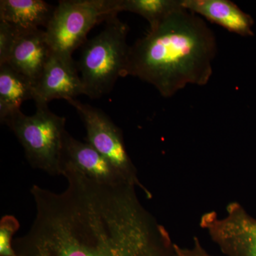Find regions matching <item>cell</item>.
I'll return each mask as SVG.
<instances>
[{"mask_svg": "<svg viewBox=\"0 0 256 256\" xmlns=\"http://www.w3.org/2000/svg\"><path fill=\"white\" fill-rule=\"evenodd\" d=\"M60 193L34 185L36 216L18 256H176V244L131 184H104L68 165Z\"/></svg>", "mask_w": 256, "mask_h": 256, "instance_id": "obj_1", "label": "cell"}, {"mask_svg": "<svg viewBox=\"0 0 256 256\" xmlns=\"http://www.w3.org/2000/svg\"><path fill=\"white\" fill-rule=\"evenodd\" d=\"M216 53L212 28L182 6L130 46L126 75L151 84L162 96L170 98L186 86L206 85Z\"/></svg>", "mask_w": 256, "mask_h": 256, "instance_id": "obj_2", "label": "cell"}, {"mask_svg": "<svg viewBox=\"0 0 256 256\" xmlns=\"http://www.w3.org/2000/svg\"><path fill=\"white\" fill-rule=\"evenodd\" d=\"M129 26L118 15L106 21L100 33L82 45L78 69L84 95L92 99L109 94L120 77L127 76Z\"/></svg>", "mask_w": 256, "mask_h": 256, "instance_id": "obj_3", "label": "cell"}, {"mask_svg": "<svg viewBox=\"0 0 256 256\" xmlns=\"http://www.w3.org/2000/svg\"><path fill=\"white\" fill-rule=\"evenodd\" d=\"M36 106V112L32 116L20 111L4 124L18 138L32 168L53 176L62 175V154L66 120L52 112L47 105Z\"/></svg>", "mask_w": 256, "mask_h": 256, "instance_id": "obj_4", "label": "cell"}, {"mask_svg": "<svg viewBox=\"0 0 256 256\" xmlns=\"http://www.w3.org/2000/svg\"><path fill=\"white\" fill-rule=\"evenodd\" d=\"M119 13L118 0H62L44 30L54 53L72 57L98 24Z\"/></svg>", "mask_w": 256, "mask_h": 256, "instance_id": "obj_5", "label": "cell"}, {"mask_svg": "<svg viewBox=\"0 0 256 256\" xmlns=\"http://www.w3.org/2000/svg\"><path fill=\"white\" fill-rule=\"evenodd\" d=\"M68 102L85 124L88 142L108 160L128 182L140 188L150 198L151 194L138 178L137 170L126 150L122 130L100 109L76 99Z\"/></svg>", "mask_w": 256, "mask_h": 256, "instance_id": "obj_6", "label": "cell"}, {"mask_svg": "<svg viewBox=\"0 0 256 256\" xmlns=\"http://www.w3.org/2000/svg\"><path fill=\"white\" fill-rule=\"evenodd\" d=\"M200 226L224 256H256V218L238 202L229 204L224 216L202 215Z\"/></svg>", "mask_w": 256, "mask_h": 256, "instance_id": "obj_7", "label": "cell"}, {"mask_svg": "<svg viewBox=\"0 0 256 256\" xmlns=\"http://www.w3.org/2000/svg\"><path fill=\"white\" fill-rule=\"evenodd\" d=\"M84 95L78 69L72 57L53 52L34 86L36 106L48 105L54 99L68 101Z\"/></svg>", "mask_w": 256, "mask_h": 256, "instance_id": "obj_8", "label": "cell"}, {"mask_svg": "<svg viewBox=\"0 0 256 256\" xmlns=\"http://www.w3.org/2000/svg\"><path fill=\"white\" fill-rule=\"evenodd\" d=\"M64 164L72 166L88 178L104 184H130L94 146L88 142H80L67 131L64 137L62 168Z\"/></svg>", "mask_w": 256, "mask_h": 256, "instance_id": "obj_9", "label": "cell"}, {"mask_svg": "<svg viewBox=\"0 0 256 256\" xmlns=\"http://www.w3.org/2000/svg\"><path fill=\"white\" fill-rule=\"evenodd\" d=\"M18 31V40L6 64L35 85L53 50L45 31L41 28Z\"/></svg>", "mask_w": 256, "mask_h": 256, "instance_id": "obj_10", "label": "cell"}, {"mask_svg": "<svg viewBox=\"0 0 256 256\" xmlns=\"http://www.w3.org/2000/svg\"><path fill=\"white\" fill-rule=\"evenodd\" d=\"M184 8L242 36L254 35V20L229 0H182Z\"/></svg>", "mask_w": 256, "mask_h": 256, "instance_id": "obj_11", "label": "cell"}, {"mask_svg": "<svg viewBox=\"0 0 256 256\" xmlns=\"http://www.w3.org/2000/svg\"><path fill=\"white\" fill-rule=\"evenodd\" d=\"M54 9L43 0H1L0 20L21 30L46 28Z\"/></svg>", "mask_w": 256, "mask_h": 256, "instance_id": "obj_12", "label": "cell"}, {"mask_svg": "<svg viewBox=\"0 0 256 256\" xmlns=\"http://www.w3.org/2000/svg\"><path fill=\"white\" fill-rule=\"evenodd\" d=\"M33 84L8 64L0 65V121L6 120L20 112L22 104L32 99Z\"/></svg>", "mask_w": 256, "mask_h": 256, "instance_id": "obj_13", "label": "cell"}, {"mask_svg": "<svg viewBox=\"0 0 256 256\" xmlns=\"http://www.w3.org/2000/svg\"><path fill=\"white\" fill-rule=\"evenodd\" d=\"M182 6V0H118L119 12H130L142 16L149 22L150 28L159 24Z\"/></svg>", "mask_w": 256, "mask_h": 256, "instance_id": "obj_14", "label": "cell"}, {"mask_svg": "<svg viewBox=\"0 0 256 256\" xmlns=\"http://www.w3.org/2000/svg\"><path fill=\"white\" fill-rule=\"evenodd\" d=\"M18 220L6 215L0 220V256H18L13 248L12 238L20 228Z\"/></svg>", "mask_w": 256, "mask_h": 256, "instance_id": "obj_15", "label": "cell"}, {"mask_svg": "<svg viewBox=\"0 0 256 256\" xmlns=\"http://www.w3.org/2000/svg\"><path fill=\"white\" fill-rule=\"evenodd\" d=\"M18 34L16 26L0 20V65L8 63Z\"/></svg>", "mask_w": 256, "mask_h": 256, "instance_id": "obj_16", "label": "cell"}, {"mask_svg": "<svg viewBox=\"0 0 256 256\" xmlns=\"http://www.w3.org/2000/svg\"><path fill=\"white\" fill-rule=\"evenodd\" d=\"M176 256H217L207 252L200 239L195 237L192 246L183 248L176 244Z\"/></svg>", "mask_w": 256, "mask_h": 256, "instance_id": "obj_17", "label": "cell"}]
</instances>
